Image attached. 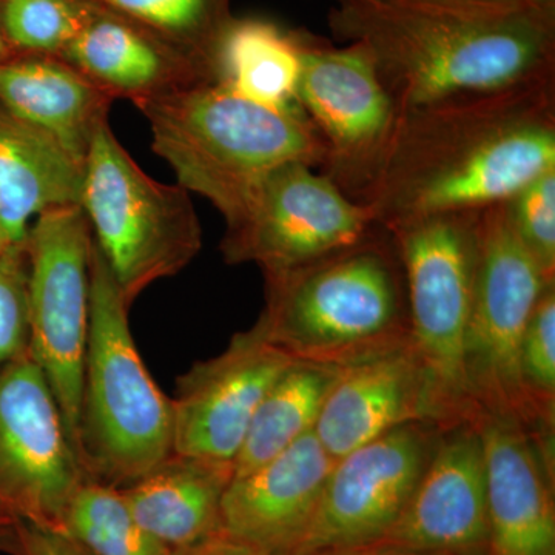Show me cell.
Listing matches in <instances>:
<instances>
[{"mask_svg": "<svg viewBox=\"0 0 555 555\" xmlns=\"http://www.w3.org/2000/svg\"><path fill=\"white\" fill-rule=\"evenodd\" d=\"M554 169L555 79H547L401 112L364 204L390 230L506 203Z\"/></svg>", "mask_w": 555, "mask_h": 555, "instance_id": "cell-1", "label": "cell"}, {"mask_svg": "<svg viewBox=\"0 0 555 555\" xmlns=\"http://www.w3.org/2000/svg\"><path fill=\"white\" fill-rule=\"evenodd\" d=\"M328 27L360 43L400 113L555 79V24L532 13L469 17L414 3H337Z\"/></svg>", "mask_w": 555, "mask_h": 555, "instance_id": "cell-2", "label": "cell"}, {"mask_svg": "<svg viewBox=\"0 0 555 555\" xmlns=\"http://www.w3.org/2000/svg\"><path fill=\"white\" fill-rule=\"evenodd\" d=\"M255 326L294 360L346 367L411 343L406 276L389 230L264 275Z\"/></svg>", "mask_w": 555, "mask_h": 555, "instance_id": "cell-3", "label": "cell"}, {"mask_svg": "<svg viewBox=\"0 0 555 555\" xmlns=\"http://www.w3.org/2000/svg\"><path fill=\"white\" fill-rule=\"evenodd\" d=\"M152 149L178 184L229 219L270 171L291 163L323 166L324 144L299 105L269 107L225 83L201 82L137 105Z\"/></svg>", "mask_w": 555, "mask_h": 555, "instance_id": "cell-4", "label": "cell"}, {"mask_svg": "<svg viewBox=\"0 0 555 555\" xmlns=\"http://www.w3.org/2000/svg\"><path fill=\"white\" fill-rule=\"evenodd\" d=\"M129 309L93 240L78 456L90 481L118 489L173 454L171 398L139 356Z\"/></svg>", "mask_w": 555, "mask_h": 555, "instance_id": "cell-5", "label": "cell"}, {"mask_svg": "<svg viewBox=\"0 0 555 555\" xmlns=\"http://www.w3.org/2000/svg\"><path fill=\"white\" fill-rule=\"evenodd\" d=\"M480 211L389 230L406 276L411 346L425 372L430 422L440 429L476 422L480 414L466 371Z\"/></svg>", "mask_w": 555, "mask_h": 555, "instance_id": "cell-6", "label": "cell"}, {"mask_svg": "<svg viewBox=\"0 0 555 555\" xmlns=\"http://www.w3.org/2000/svg\"><path fill=\"white\" fill-rule=\"evenodd\" d=\"M80 207L129 306L156 281L188 268L203 248L189 190L150 178L108 119L91 134Z\"/></svg>", "mask_w": 555, "mask_h": 555, "instance_id": "cell-7", "label": "cell"}, {"mask_svg": "<svg viewBox=\"0 0 555 555\" xmlns=\"http://www.w3.org/2000/svg\"><path fill=\"white\" fill-rule=\"evenodd\" d=\"M547 280L517 238L505 203L480 211L466 371L478 411L516 416L540 440L554 433L537 425L521 392L518 352Z\"/></svg>", "mask_w": 555, "mask_h": 555, "instance_id": "cell-8", "label": "cell"}, {"mask_svg": "<svg viewBox=\"0 0 555 555\" xmlns=\"http://www.w3.org/2000/svg\"><path fill=\"white\" fill-rule=\"evenodd\" d=\"M91 243L93 233L86 211L68 206L39 215L24 244L28 352L56 398L76 455L89 338Z\"/></svg>", "mask_w": 555, "mask_h": 555, "instance_id": "cell-9", "label": "cell"}, {"mask_svg": "<svg viewBox=\"0 0 555 555\" xmlns=\"http://www.w3.org/2000/svg\"><path fill=\"white\" fill-rule=\"evenodd\" d=\"M317 167L291 163L270 171L225 219L228 264L254 262L266 273L301 268L352 246L375 228L366 204L346 196Z\"/></svg>", "mask_w": 555, "mask_h": 555, "instance_id": "cell-10", "label": "cell"}, {"mask_svg": "<svg viewBox=\"0 0 555 555\" xmlns=\"http://www.w3.org/2000/svg\"><path fill=\"white\" fill-rule=\"evenodd\" d=\"M297 100L324 144L321 173L366 203L400 119L367 51L360 43L334 49L302 40Z\"/></svg>", "mask_w": 555, "mask_h": 555, "instance_id": "cell-11", "label": "cell"}, {"mask_svg": "<svg viewBox=\"0 0 555 555\" xmlns=\"http://www.w3.org/2000/svg\"><path fill=\"white\" fill-rule=\"evenodd\" d=\"M86 481L56 398L27 350L0 369V517L61 532Z\"/></svg>", "mask_w": 555, "mask_h": 555, "instance_id": "cell-12", "label": "cell"}, {"mask_svg": "<svg viewBox=\"0 0 555 555\" xmlns=\"http://www.w3.org/2000/svg\"><path fill=\"white\" fill-rule=\"evenodd\" d=\"M438 434L434 423H408L337 460L309 531L292 555L382 542L414 494Z\"/></svg>", "mask_w": 555, "mask_h": 555, "instance_id": "cell-13", "label": "cell"}, {"mask_svg": "<svg viewBox=\"0 0 555 555\" xmlns=\"http://www.w3.org/2000/svg\"><path fill=\"white\" fill-rule=\"evenodd\" d=\"M294 361L254 324L196 363L171 398L173 454L233 463L259 403Z\"/></svg>", "mask_w": 555, "mask_h": 555, "instance_id": "cell-14", "label": "cell"}, {"mask_svg": "<svg viewBox=\"0 0 555 555\" xmlns=\"http://www.w3.org/2000/svg\"><path fill=\"white\" fill-rule=\"evenodd\" d=\"M383 545L488 555L483 441L476 422L440 429L408 506Z\"/></svg>", "mask_w": 555, "mask_h": 555, "instance_id": "cell-15", "label": "cell"}, {"mask_svg": "<svg viewBox=\"0 0 555 555\" xmlns=\"http://www.w3.org/2000/svg\"><path fill=\"white\" fill-rule=\"evenodd\" d=\"M488 555H555L554 449L516 416L480 411Z\"/></svg>", "mask_w": 555, "mask_h": 555, "instance_id": "cell-16", "label": "cell"}, {"mask_svg": "<svg viewBox=\"0 0 555 555\" xmlns=\"http://www.w3.org/2000/svg\"><path fill=\"white\" fill-rule=\"evenodd\" d=\"M335 460L310 430L275 459L232 478L222 534L268 555H292L309 531Z\"/></svg>", "mask_w": 555, "mask_h": 555, "instance_id": "cell-17", "label": "cell"}, {"mask_svg": "<svg viewBox=\"0 0 555 555\" xmlns=\"http://www.w3.org/2000/svg\"><path fill=\"white\" fill-rule=\"evenodd\" d=\"M412 422L430 416L425 372L408 343L341 367L313 434L337 462Z\"/></svg>", "mask_w": 555, "mask_h": 555, "instance_id": "cell-18", "label": "cell"}, {"mask_svg": "<svg viewBox=\"0 0 555 555\" xmlns=\"http://www.w3.org/2000/svg\"><path fill=\"white\" fill-rule=\"evenodd\" d=\"M109 100L134 105L201 82H215L203 65L158 35L119 14L91 9L61 54Z\"/></svg>", "mask_w": 555, "mask_h": 555, "instance_id": "cell-19", "label": "cell"}, {"mask_svg": "<svg viewBox=\"0 0 555 555\" xmlns=\"http://www.w3.org/2000/svg\"><path fill=\"white\" fill-rule=\"evenodd\" d=\"M83 175L86 160L0 104V221L14 246L39 215L80 206Z\"/></svg>", "mask_w": 555, "mask_h": 555, "instance_id": "cell-20", "label": "cell"}, {"mask_svg": "<svg viewBox=\"0 0 555 555\" xmlns=\"http://www.w3.org/2000/svg\"><path fill=\"white\" fill-rule=\"evenodd\" d=\"M233 463L171 454L120 489L134 520L171 553L222 534V499Z\"/></svg>", "mask_w": 555, "mask_h": 555, "instance_id": "cell-21", "label": "cell"}, {"mask_svg": "<svg viewBox=\"0 0 555 555\" xmlns=\"http://www.w3.org/2000/svg\"><path fill=\"white\" fill-rule=\"evenodd\" d=\"M0 104L86 160L91 134L108 119L113 101L60 57L16 54L0 62Z\"/></svg>", "mask_w": 555, "mask_h": 555, "instance_id": "cell-22", "label": "cell"}, {"mask_svg": "<svg viewBox=\"0 0 555 555\" xmlns=\"http://www.w3.org/2000/svg\"><path fill=\"white\" fill-rule=\"evenodd\" d=\"M302 40L273 22L233 17L219 43L217 80L258 104L299 105Z\"/></svg>", "mask_w": 555, "mask_h": 555, "instance_id": "cell-23", "label": "cell"}, {"mask_svg": "<svg viewBox=\"0 0 555 555\" xmlns=\"http://www.w3.org/2000/svg\"><path fill=\"white\" fill-rule=\"evenodd\" d=\"M341 367L295 360L268 390L251 418L233 478L246 476L313 430Z\"/></svg>", "mask_w": 555, "mask_h": 555, "instance_id": "cell-24", "label": "cell"}, {"mask_svg": "<svg viewBox=\"0 0 555 555\" xmlns=\"http://www.w3.org/2000/svg\"><path fill=\"white\" fill-rule=\"evenodd\" d=\"M142 25L198 62L217 80L222 36L232 24V0H87Z\"/></svg>", "mask_w": 555, "mask_h": 555, "instance_id": "cell-25", "label": "cell"}, {"mask_svg": "<svg viewBox=\"0 0 555 555\" xmlns=\"http://www.w3.org/2000/svg\"><path fill=\"white\" fill-rule=\"evenodd\" d=\"M61 532L90 555H175L134 520L120 489L100 481L80 486Z\"/></svg>", "mask_w": 555, "mask_h": 555, "instance_id": "cell-26", "label": "cell"}, {"mask_svg": "<svg viewBox=\"0 0 555 555\" xmlns=\"http://www.w3.org/2000/svg\"><path fill=\"white\" fill-rule=\"evenodd\" d=\"M91 9L87 0H0V33L14 54L60 57Z\"/></svg>", "mask_w": 555, "mask_h": 555, "instance_id": "cell-27", "label": "cell"}, {"mask_svg": "<svg viewBox=\"0 0 555 555\" xmlns=\"http://www.w3.org/2000/svg\"><path fill=\"white\" fill-rule=\"evenodd\" d=\"M518 377L537 425L555 433V283L545 288L525 328Z\"/></svg>", "mask_w": 555, "mask_h": 555, "instance_id": "cell-28", "label": "cell"}, {"mask_svg": "<svg viewBox=\"0 0 555 555\" xmlns=\"http://www.w3.org/2000/svg\"><path fill=\"white\" fill-rule=\"evenodd\" d=\"M505 206L517 238L555 281V169L532 179Z\"/></svg>", "mask_w": 555, "mask_h": 555, "instance_id": "cell-29", "label": "cell"}, {"mask_svg": "<svg viewBox=\"0 0 555 555\" xmlns=\"http://www.w3.org/2000/svg\"><path fill=\"white\" fill-rule=\"evenodd\" d=\"M28 258L25 246L0 257V369L28 350Z\"/></svg>", "mask_w": 555, "mask_h": 555, "instance_id": "cell-30", "label": "cell"}, {"mask_svg": "<svg viewBox=\"0 0 555 555\" xmlns=\"http://www.w3.org/2000/svg\"><path fill=\"white\" fill-rule=\"evenodd\" d=\"M5 553L10 555H90L64 532L49 531L25 521H14Z\"/></svg>", "mask_w": 555, "mask_h": 555, "instance_id": "cell-31", "label": "cell"}, {"mask_svg": "<svg viewBox=\"0 0 555 555\" xmlns=\"http://www.w3.org/2000/svg\"><path fill=\"white\" fill-rule=\"evenodd\" d=\"M401 2L469 17H506L531 13L528 9V0H401Z\"/></svg>", "mask_w": 555, "mask_h": 555, "instance_id": "cell-32", "label": "cell"}, {"mask_svg": "<svg viewBox=\"0 0 555 555\" xmlns=\"http://www.w3.org/2000/svg\"><path fill=\"white\" fill-rule=\"evenodd\" d=\"M175 555H268L257 547L241 543L238 540L225 534H219L214 539L206 540L199 545L189 547L185 551H179Z\"/></svg>", "mask_w": 555, "mask_h": 555, "instance_id": "cell-33", "label": "cell"}, {"mask_svg": "<svg viewBox=\"0 0 555 555\" xmlns=\"http://www.w3.org/2000/svg\"><path fill=\"white\" fill-rule=\"evenodd\" d=\"M302 555H462V554H440V553H422V551L403 550L383 545V543H374V545H364L356 547H345V550L318 551V553ZM483 555V554H480Z\"/></svg>", "mask_w": 555, "mask_h": 555, "instance_id": "cell-34", "label": "cell"}, {"mask_svg": "<svg viewBox=\"0 0 555 555\" xmlns=\"http://www.w3.org/2000/svg\"><path fill=\"white\" fill-rule=\"evenodd\" d=\"M528 9L535 16L555 24V0H528Z\"/></svg>", "mask_w": 555, "mask_h": 555, "instance_id": "cell-35", "label": "cell"}, {"mask_svg": "<svg viewBox=\"0 0 555 555\" xmlns=\"http://www.w3.org/2000/svg\"><path fill=\"white\" fill-rule=\"evenodd\" d=\"M13 525L14 521L9 520V518L0 517V551H3V553H5L7 545H9Z\"/></svg>", "mask_w": 555, "mask_h": 555, "instance_id": "cell-36", "label": "cell"}, {"mask_svg": "<svg viewBox=\"0 0 555 555\" xmlns=\"http://www.w3.org/2000/svg\"><path fill=\"white\" fill-rule=\"evenodd\" d=\"M13 247L14 244L11 243L9 235H7L5 229H3L2 221H0V257H2L3 254H7V251Z\"/></svg>", "mask_w": 555, "mask_h": 555, "instance_id": "cell-37", "label": "cell"}, {"mask_svg": "<svg viewBox=\"0 0 555 555\" xmlns=\"http://www.w3.org/2000/svg\"><path fill=\"white\" fill-rule=\"evenodd\" d=\"M16 56L10 47L7 46L5 39H3L2 33H0V62L10 60V57Z\"/></svg>", "mask_w": 555, "mask_h": 555, "instance_id": "cell-38", "label": "cell"}, {"mask_svg": "<svg viewBox=\"0 0 555 555\" xmlns=\"http://www.w3.org/2000/svg\"><path fill=\"white\" fill-rule=\"evenodd\" d=\"M337 3H385L396 2V0H335Z\"/></svg>", "mask_w": 555, "mask_h": 555, "instance_id": "cell-39", "label": "cell"}]
</instances>
